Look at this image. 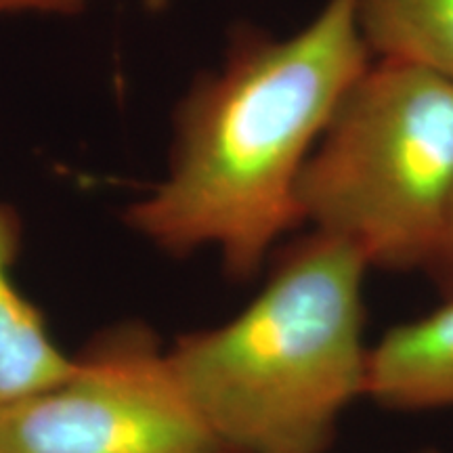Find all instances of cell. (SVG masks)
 <instances>
[{"instance_id":"7c38bea8","label":"cell","mask_w":453,"mask_h":453,"mask_svg":"<svg viewBox=\"0 0 453 453\" xmlns=\"http://www.w3.org/2000/svg\"><path fill=\"white\" fill-rule=\"evenodd\" d=\"M0 453H4V451H3V449H0Z\"/></svg>"},{"instance_id":"3957f363","label":"cell","mask_w":453,"mask_h":453,"mask_svg":"<svg viewBox=\"0 0 453 453\" xmlns=\"http://www.w3.org/2000/svg\"><path fill=\"white\" fill-rule=\"evenodd\" d=\"M453 200V81L401 61L365 67L298 180L300 225L370 269L426 271Z\"/></svg>"},{"instance_id":"6da1fadb","label":"cell","mask_w":453,"mask_h":453,"mask_svg":"<svg viewBox=\"0 0 453 453\" xmlns=\"http://www.w3.org/2000/svg\"><path fill=\"white\" fill-rule=\"evenodd\" d=\"M370 64L357 0H327L283 41L237 27L223 67L202 73L174 111L166 174L124 220L170 257L217 250L231 280H250L300 226L304 164Z\"/></svg>"},{"instance_id":"8992f818","label":"cell","mask_w":453,"mask_h":453,"mask_svg":"<svg viewBox=\"0 0 453 453\" xmlns=\"http://www.w3.org/2000/svg\"><path fill=\"white\" fill-rule=\"evenodd\" d=\"M19 214L0 200V410L65 378L73 355L50 334L44 315L15 281L21 250Z\"/></svg>"},{"instance_id":"9c48e42d","label":"cell","mask_w":453,"mask_h":453,"mask_svg":"<svg viewBox=\"0 0 453 453\" xmlns=\"http://www.w3.org/2000/svg\"><path fill=\"white\" fill-rule=\"evenodd\" d=\"M426 273L433 277L434 283H437L441 296H453V200L449 214H447L443 237H441V243L437 252H434L433 260H430Z\"/></svg>"},{"instance_id":"277c9868","label":"cell","mask_w":453,"mask_h":453,"mask_svg":"<svg viewBox=\"0 0 453 453\" xmlns=\"http://www.w3.org/2000/svg\"><path fill=\"white\" fill-rule=\"evenodd\" d=\"M4 453H229L141 326L73 355L65 378L0 410Z\"/></svg>"},{"instance_id":"30bf717a","label":"cell","mask_w":453,"mask_h":453,"mask_svg":"<svg viewBox=\"0 0 453 453\" xmlns=\"http://www.w3.org/2000/svg\"><path fill=\"white\" fill-rule=\"evenodd\" d=\"M145 7L150 11H154V13H160V11H164L168 7L170 0H143Z\"/></svg>"},{"instance_id":"8fae6325","label":"cell","mask_w":453,"mask_h":453,"mask_svg":"<svg viewBox=\"0 0 453 453\" xmlns=\"http://www.w3.org/2000/svg\"><path fill=\"white\" fill-rule=\"evenodd\" d=\"M416 453H439V451H434V449H422V451H416Z\"/></svg>"},{"instance_id":"52a82bcc","label":"cell","mask_w":453,"mask_h":453,"mask_svg":"<svg viewBox=\"0 0 453 453\" xmlns=\"http://www.w3.org/2000/svg\"><path fill=\"white\" fill-rule=\"evenodd\" d=\"M357 27L376 59L453 81V0H357Z\"/></svg>"},{"instance_id":"ba28073f","label":"cell","mask_w":453,"mask_h":453,"mask_svg":"<svg viewBox=\"0 0 453 453\" xmlns=\"http://www.w3.org/2000/svg\"><path fill=\"white\" fill-rule=\"evenodd\" d=\"M87 4L88 0H0V19L17 15L78 17Z\"/></svg>"},{"instance_id":"7a4b0ae2","label":"cell","mask_w":453,"mask_h":453,"mask_svg":"<svg viewBox=\"0 0 453 453\" xmlns=\"http://www.w3.org/2000/svg\"><path fill=\"white\" fill-rule=\"evenodd\" d=\"M355 248L311 229L250 303L168 347L180 384L229 453H327L365 399L364 281Z\"/></svg>"},{"instance_id":"5b68a950","label":"cell","mask_w":453,"mask_h":453,"mask_svg":"<svg viewBox=\"0 0 453 453\" xmlns=\"http://www.w3.org/2000/svg\"><path fill=\"white\" fill-rule=\"evenodd\" d=\"M365 399L396 411L453 410V296L372 344Z\"/></svg>"}]
</instances>
